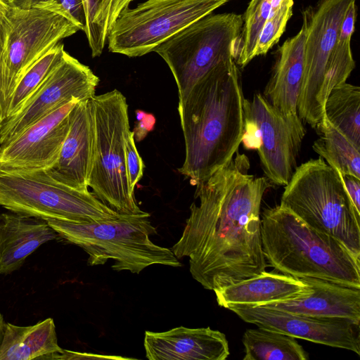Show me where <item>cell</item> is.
<instances>
[{"label": "cell", "mask_w": 360, "mask_h": 360, "mask_svg": "<svg viewBox=\"0 0 360 360\" xmlns=\"http://www.w3.org/2000/svg\"><path fill=\"white\" fill-rule=\"evenodd\" d=\"M65 49L60 42L37 60L22 75L9 100L6 119L16 114L37 92L61 60Z\"/></svg>", "instance_id": "4316f807"}, {"label": "cell", "mask_w": 360, "mask_h": 360, "mask_svg": "<svg viewBox=\"0 0 360 360\" xmlns=\"http://www.w3.org/2000/svg\"><path fill=\"white\" fill-rule=\"evenodd\" d=\"M90 99L78 101L70 112V128L59 157L46 170L57 181L82 191H89L94 155V122Z\"/></svg>", "instance_id": "2e32d148"}, {"label": "cell", "mask_w": 360, "mask_h": 360, "mask_svg": "<svg viewBox=\"0 0 360 360\" xmlns=\"http://www.w3.org/2000/svg\"><path fill=\"white\" fill-rule=\"evenodd\" d=\"M315 129L319 138L314 142L313 150L342 175H351L360 179V149L326 117Z\"/></svg>", "instance_id": "cb8c5ba5"}, {"label": "cell", "mask_w": 360, "mask_h": 360, "mask_svg": "<svg viewBox=\"0 0 360 360\" xmlns=\"http://www.w3.org/2000/svg\"><path fill=\"white\" fill-rule=\"evenodd\" d=\"M245 322L295 338L345 349L360 355V323L345 319L314 318L264 306L228 308Z\"/></svg>", "instance_id": "5bb4252c"}, {"label": "cell", "mask_w": 360, "mask_h": 360, "mask_svg": "<svg viewBox=\"0 0 360 360\" xmlns=\"http://www.w3.org/2000/svg\"><path fill=\"white\" fill-rule=\"evenodd\" d=\"M281 205L315 230L330 235L360 259V213L342 174L319 158L297 167L285 186Z\"/></svg>", "instance_id": "5b68a950"}, {"label": "cell", "mask_w": 360, "mask_h": 360, "mask_svg": "<svg viewBox=\"0 0 360 360\" xmlns=\"http://www.w3.org/2000/svg\"><path fill=\"white\" fill-rule=\"evenodd\" d=\"M94 122L93 162L89 181L94 194L122 214H140L129 186L125 141L130 131L126 97L113 89L91 98Z\"/></svg>", "instance_id": "52a82bcc"}, {"label": "cell", "mask_w": 360, "mask_h": 360, "mask_svg": "<svg viewBox=\"0 0 360 360\" xmlns=\"http://www.w3.org/2000/svg\"><path fill=\"white\" fill-rule=\"evenodd\" d=\"M73 99L41 118L15 139L1 145L0 167L49 169L57 161L70 128Z\"/></svg>", "instance_id": "9a60e30c"}, {"label": "cell", "mask_w": 360, "mask_h": 360, "mask_svg": "<svg viewBox=\"0 0 360 360\" xmlns=\"http://www.w3.org/2000/svg\"><path fill=\"white\" fill-rule=\"evenodd\" d=\"M342 178L354 207L360 213V179L351 175H342Z\"/></svg>", "instance_id": "e575fe53"}, {"label": "cell", "mask_w": 360, "mask_h": 360, "mask_svg": "<svg viewBox=\"0 0 360 360\" xmlns=\"http://www.w3.org/2000/svg\"><path fill=\"white\" fill-rule=\"evenodd\" d=\"M261 221L264 255L275 270L360 288V259L338 240L311 228L281 204L266 209Z\"/></svg>", "instance_id": "3957f363"}, {"label": "cell", "mask_w": 360, "mask_h": 360, "mask_svg": "<svg viewBox=\"0 0 360 360\" xmlns=\"http://www.w3.org/2000/svg\"><path fill=\"white\" fill-rule=\"evenodd\" d=\"M136 124L134 127V140L140 141L151 131L155 124V117L153 114L147 113L141 110H136Z\"/></svg>", "instance_id": "836d02e7"}, {"label": "cell", "mask_w": 360, "mask_h": 360, "mask_svg": "<svg viewBox=\"0 0 360 360\" xmlns=\"http://www.w3.org/2000/svg\"><path fill=\"white\" fill-rule=\"evenodd\" d=\"M149 217L150 214L145 212L84 224L51 219L46 221L59 237L88 254L90 266L102 265L112 259L113 270L133 274H139L153 264L181 266L171 249L150 240L157 231Z\"/></svg>", "instance_id": "277c9868"}, {"label": "cell", "mask_w": 360, "mask_h": 360, "mask_svg": "<svg viewBox=\"0 0 360 360\" xmlns=\"http://www.w3.org/2000/svg\"><path fill=\"white\" fill-rule=\"evenodd\" d=\"M143 346L149 360H225L230 354L225 334L210 327L146 331Z\"/></svg>", "instance_id": "e0dca14e"}, {"label": "cell", "mask_w": 360, "mask_h": 360, "mask_svg": "<svg viewBox=\"0 0 360 360\" xmlns=\"http://www.w3.org/2000/svg\"><path fill=\"white\" fill-rule=\"evenodd\" d=\"M11 6L37 8L58 13L74 22L84 32L86 16L82 0H7Z\"/></svg>", "instance_id": "f546056e"}, {"label": "cell", "mask_w": 360, "mask_h": 360, "mask_svg": "<svg viewBox=\"0 0 360 360\" xmlns=\"http://www.w3.org/2000/svg\"><path fill=\"white\" fill-rule=\"evenodd\" d=\"M4 59V95H11L26 71L51 49L79 30L65 16L50 11L11 6Z\"/></svg>", "instance_id": "7c38bea8"}, {"label": "cell", "mask_w": 360, "mask_h": 360, "mask_svg": "<svg viewBox=\"0 0 360 360\" xmlns=\"http://www.w3.org/2000/svg\"><path fill=\"white\" fill-rule=\"evenodd\" d=\"M243 360H307L308 353L290 335L258 327L242 338Z\"/></svg>", "instance_id": "603a6c76"}, {"label": "cell", "mask_w": 360, "mask_h": 360, "mask_svg": "<svg viewBox=\"0 0 360 360\" xmlns=\"http://www.w3.org/2000/svg\"><path fill=\"white\" fill-rule=\"evenodd\" d=\"M125 165L129 186L134 191L135 186L143 177L144 163L136 148L134 132L131 130L125 141Z\"/></svg>", "instance_id": "d6a6232c"}, {"label": "cell", "mask_w": 360, "mask_h": 360, "mask_svg": "<svg viewBox=\"0 0 360 360\" xmlns=\"http://www.w3.org/2000/svg\"><path fill=\"white\" fill-rule=\"evenodd\" d=\"M309 295L262 306L314 318L345 319L360 323V288L315 278H302Z\"/></svg>", "instance_id": "ac0fdd59"}, {"label": "cell", "mask_w": 360, "mask_h": 360, "mask_svg": "<svg viewBox=\"0 0 360 360\" xmlns=\"http://www.w3.org/2000/svg\"><path fill=\"white\" fill-rule=\"evenodd\" d=\"M1 125H2V122L0 120V129L1 127Z\"/></svg>", "instance_id": "f35d334b"}, {"label": "cell", "mask_w": 360, "mask_h": 360, "mask_svg": "<svg viewBox=\"0 0 360 360\" xmlns=\"http://www.w3.org/2000/svg\"><path fill=\"white\" fill-rule=\"evenodd\" d=\"M62 351L52 318L28 326L6 323L0 360L53 359Z\"/></svg>", "instance_id": "7402d4cb"}, {"label": "cell", "mask_w": 360, "mask_h": 360, "mask_svg": "<svg viewBox=\"0 0 360 360\" xmlns=\"http://www.w3.org/2000/svg\"><path fill=\"white\" fill-rule=\"evenodd\" d=\"M245 100L239 69L231 60L206 75L179 101L185 159L178 171L193 185L207 179L238 152Z\"/></svg>", "instance_id": "7a4b0ae2"}, {"label": "cell", "mask_w": 360, "mask_h": 360, "mask_svg": "<svg viewBox=\"0 0 360 360\" xmlns=\"http://www.w3.org/2000/svg\"><path fill=\"white\" fill-rule=\"evenodd\" d=\"M306 134L297 116L281 113L260 93L245 100L242 142L257 150L262 170L271 184L286 186L297 166V158Z\"/></svg>", "instance_id": "8fae6325"}, {"label": "cell", "mask_w": 360, "mask_h": 360, "mask_svg": "<svg viewBox=\"0 0 360 360\" xmlns=\"http://www.w3.org/2000/svg\"><path fill=\"white\" fill-rule=\"evenodd\" d=\"M0 206L44 220L84 224L118 218L94 193L63 184L45 169L0 167Z\"/></svg>", "instance_id": "8992f818"}, {"label": "cell", "mask_w": 360, "mask_h": 360, "mask_svg": "<svg viewBox=\"0 0 360 360\" xmlns=\"http://www.w3.org/2000/svg\"><path fill=\"white\" fill-rule=\"evenodd\" d=\"M326 119L360 149V88L345 82L331 90L324 105Z\"/></svg>", "instance_id": "d4e9b609"}, {"label": "cell", "mask_w": 360, "mask_h": 360, "mask_svg": "<svg viewBox=\"0 0 360 360\" xmlns=\"http://www.w3.org/2000/svg\"><path fill=\"white\" fill-rule=\"evenodd\" d=\"M121 359L126 358L115 356H104L88 353H81L63 349V351L53 356L54 360H69V359Z\"/></svg>", "instance_id": "d590c367"}, {"label": "cell", "mask_w": 360, "mask_h": 360, "mask_svg": "<svg viewBox=\"0 0 360 360\" xmlns=\"http://www.w3.org/2000/svg\"><path fill=\"white\" fill-rule=\"evenodd\" d=\"M229 1L147 0L126 7L108 30V50L129 57L146 55Z\"/></svg>", "instance_id": "30bf717a"}, {"label": "cell", "mask_w": 360, "mask_h": 360, "mask_svg": "<svg viewBox=\"0 0 360 360\" xmlns=\"http://www.w3.org/2000/svg\"><path fill=\"white\" fill-rule=\"evenodd\" d=\"M99 78L65 51L37 92L21 109L5 120L0 129L2 145L30 125L73 99L84 101L95 95Z\"/></svg>", "instance_id": "4fadbf2b"}, {"label": "cell", "mask_w": 360, "mask_h": 360, "mask_svg": "<svg viewBox=\"0 0 360 360\" xmlns=\"http://www.w3.org/2000/svg\"><path fill=\"white\" fill-rule=\"evenodd\" d=\"M356 22V1L352 2L341 23L332 53L331 66L337 86L345 82L355 68L351 49V39Z\"/></svg>", "instance_id": "83f0119b"}, {"label": "cell", "mask_w": 360, "mask_h": 360, "mask_svg": "<svg viewBox=\"0 0 360 360\" xmlns=\"http://www.w3.org/2000/svg\"><path fill=\"white\" fill-rule=\"evenodd\" d=\"M5 328L6 322L4 321L3 315L0 313V348L4 337Z\"/></svg>", "instance_id": "74e56055"}, {"label": "cell", "mask_w": 360, "mask_h": 360, "mask_svg": "<svg viewBox=\"0 0 360 360\" xmlns=\"http://www.w3.org/2000/svg\"><path fill=\"white\" fill-rule=\"evenodd\" d=\"M58 237L44 219L13 212L0 214V275L18 270L38 248Z\"/></svg>", "instance_id": "ffe728a7"}, {"label": "cell", "mask_w": 360, "mask_h": 360, "mask_svg": "<svg viewBox=\"0 0 360 360\" xmlns=\"http://www.w3.org/2000/svg\"><path fill=\"white\" fill-rule=\"evenodd\" d=\"M0 148H1V144H0Z\"/></svg>", "instance_id": "ab89813d"}, {"label": "cell", "mask_w": 360, "mask_h": 360, "mask_svg": "<svg viewBox=\"0 0 360 360\" xmlns=\"http://www.w3.org/2000/svg\"><path fill=\"white\" fill-rule=\"evenodd\" d=\"M110 1L82 0L86 16L84 32L92 57L101 56L107 41Z\"/></svg>", "instance_id": "f1b7e54d"}, {"label": "cell", "mask_w": 360, "mask_h": 360, "mask_svg": "<svg viewBox=\"0 0 360 360\" xmlns=\"http://www.w3.org/2000/svg\"><path fill=\"white\" fill-rule=\"evenodd\" d=\"M354 1L320 0L302 11L304 67L297 110L300 119L314 129L323 121L327 97L338 86L332 53L347 8Z\"/></svg>", "instance_id": "9c48e42d"}, {"label": "cell", "mask_w": 360, "mask_h": 360, "mask_svg": "<svg viewBox=\"0 0 360 360\" xmlns=\"http://www.w3.org/2000/svg\"><path fill=\"white\" fill-rule=\"evenodd\" d=\"M310 286L302 279L282 273L263 271L252 278L214 291L219 306H262L309 295Z\"/></svg>", "instance_id": "d6986e66"}, {"label": "cell", "mask_w": 360, "mask_h": 360, "mask_svg": "<svg viewBox=\"0 0 360 360\" xmlns=\"http://www.w3.org/2000/svg\"><path fill=\"white\" fill-rule=\"evenodd\" d=\"M285 1L250 0L243 17V25L235 60L237 65L244 68L255 58V48L264 25Z\"/></svg>", "instance_id": "484cf974"}, {"label": "cell", "mask_w": 360, "mask_h": 360, "mask_svg": "<svg viewBox=\"0 0 360 360\" xmlns=\"http://www.w3.org/2000/svg\"><path fill=\"white\" fill-rule=\"evenodd\" d=\"M304 31L302 27L279 46L264 98L285 115L297 116V101L304 73Z\"/></svg>", "instance_id": "44dd1931"}, {"label": "cell", "mask_w": 360, "mask_h": 360, "mask_svg": "<svg viewBox=\"0 0 360 360\" xmlns=\"http://www.w3.org/2000/svg\"><path fill=\"white\" fill-rule=\"evenodd\" d=\"M245 154L236 155L196 185L190 215L171 248L188 257L192 277L214 291L266 271L260 206L271 186L266 177L249 174Z\"/></svg>", "instance_id": "6da1fadb"}, {"label": "cell", "mask_w": 360, "mask_h": 360, "mask_svg": "<svg viewBox=\"0 0 360 360\" xmlns=\"http://www.w3.org/2000/svg\"><path fill=\"white\" fill-rule=\"evenodd\" d=\"M243 25L240 14L210 13L154 49L174 76L179 101H183L193 86L212 70L236 60Z\"/></svg>", "instance_id": "ba28073f"}, {"label": "cell", "mask_w": 360, "mask_h": 360, "mask_svg": "<svg viewBox=\"0 0 360 360\" xmlns=\"http://www.w3.org/2000/svg\"><path fill=\"white\" fill-rule=\"evenodd\" d=\"M134 0H111L108 20V32L121 11Z\"/></svg>", "instance_id": "8d00e7d4"}, {"label": "cell", "mask_w": 360, "mask_h": 360, "mask_svg": "<svg viewBox=\"0 0 360 360\" xmlns=\"http://www.w3.org/2000/svg\"><path fill=\"white\" fill-rule=\"evenodd\" d=\"M294 1H285L266 20L259 34L255 57L265 55L280 39L292 15Z\"/></svg>", "instance_id": "4dcf8cb0"}, {"label": "cell", "mask_w": 360, "mask_h": 360, "mask_svg": "<svg viewBox=\"0 0 360 360\" xmlns=\"http://www.w3.org/2000/svg\"><path fill=\"white\" fill-rule=\"evenodd\" d=\"M11 6L8 1L0 4V120L6 118V102L4 95V59L10 27L9 14Z\"/></svg>", "instance_id": "1f68e13d"}]
</instances>
